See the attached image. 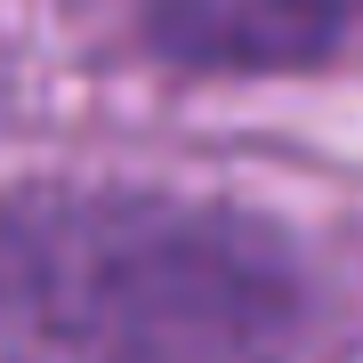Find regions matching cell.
<instances>
[{
    "label": "cell",
    "mask_w": 363,
    "mask_h": 363,
    "mask_svg": "<svg viewBox=\"0 0 363 363\" xmlns=\"http://www.w3.org/2000/svg\"><path fill=\"white\" fill-rule=\"evenodd\" d=\"M315 298L267 218L169 186L0 194V363H298Z\"/></svg>",
    "instance_id": "1"
},
{
    "label": "cell",
    "mask_w": 363,
    "mask_h": 363,
    "mask_svg": "<svg viewBox=\"0 0 363 363\" xmlns=\"http://www.w3.org/2000/svg\"><path fill=\"white\" fill-rule=\"evenodd\" d=\"M130 16L178 73H298L363 40V0H130Z\"/></svg>",
    "instance_id": "2"
}]
</instances>
